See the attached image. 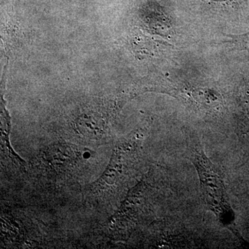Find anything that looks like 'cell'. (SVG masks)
Returning <instances> with one entry per match:
<instances>
[{
	"label": "cell",
	"instance_id": "6da1fadb",
	"mask_svg": "<svg viewBox=\"0 0 249 249\" xmlns=\"http://www.w3.org/2000/svg\"><path fill=\"white\" fill-rule=\"evenodd\" d=\"M83 153L69 144H58L49 147L41 156L42 168L52 175L70 173L79 163Z\"/></svg>",
	"mask_w": 249,
	"mask_h": 249
},
{
	"label": "cell",
	"instance_id": "7a4b0ae2",
	"mask_svg": "<svg viewBox=\"0 0 249 249\" xmlns=\"http://www.w3.org/2000/svg\"><path fill=\"white\" fill-rule=\"evenodd\" d=\"M228 42L236 49L249 50V31L242 35L230 36Z\"/></svg>",
	"mask_w": 249,
	"mask_h": 249
}]
</instances>
